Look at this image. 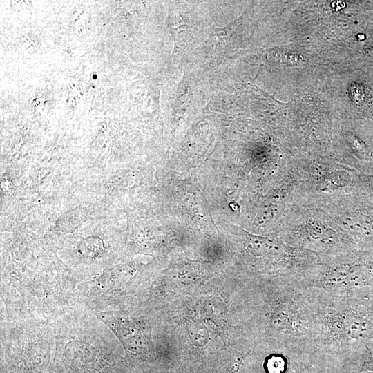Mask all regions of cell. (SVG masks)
I'll list each match as a JSON object with an SVG mask.
<instances>
[{
    "label": "cell",
    "instance_id": "1",
    "mask_svg": "<svg viewBox=\"0 0 373 373\" xmlns=\"http://www.w3.org/2000/svg\"><path fill=\"white\" fill-rule=\"evenodd\" d=\"M318 298L312 305L316 339L322 343L314 354L327 367L344 372L357 348L373 341V303L365 289L345 295L325 292Z\"/></svg>",
    "mask_w": 373,
    "mask_h": 373
},
{
    "label": "cell",
    "instance_id": "2",
    "mask_svg": "<svg viewBox=\"0 0 373 373\" xmlns=\"http://www.w3.org/2000/svg\"><path fill=\"white\" fill-rule=\"evenodd\" d=\"M295 290L285 288L271 305L269 325L286 338L318 336L316 316L312 303Z\"/></svg>",
    "mask_w": 373,
    "mask_h": 373
},
{
    "label": "cell",
    "instance_id": "3",
    "mask_svg": "<svg viewBox=\"0 0 373 373\" xmlns=\"http://www.w3.org/2000/svg\"><path fill=\"white\" fill-rule=\"evenodd\" d=\"M309 286L334 295L373 287V251L328 267L314 278Z\"/></svg>",
    "mask_w": 373,
    "mask_h": 373
},
{
    "label": "cell",
    "instance_id": "4",
    "mask_svg": "<svg viewBox=\"0 0 373 373\" xmlns=\"http://www.w3.org/2000/svg\"><path fill=\"white\" fill-rule=\"evenodd\" d=\"M264 373H327L301 346L286 344L281 351L268 355L262 364Z\"/></svg>",
    "mask_w": 373,
    "mask_h": 373
},
{
    "label": "cell",
    "instance_id": "5",
    "mask_svg": "<svg viewBox=\"0 0 373 373\" xmlns=\"http://www.w3.org/2000/svg\"><path fill=\"white\" fill-rule=\"evenodd\" d=\"M275 58L276 57L277 61H280L283 64H302L304 62L303 58H298V56L294 55H288L286 53H274Z\"/></svg>",
    "mask_w": 373,
    "mask_h": 373
},
{
    "label": "cell",
    "instance_id": "6",
    "mask_svg": "<svg viewBox=\"0 0 373 373\" xmlns=\"http://www.w3.org/2000/svg\"><path fill=\"white\" fill-rule=\"evenodd\" d=\"M350 94L354 102L356 104H361L364 99L363 90L360 85L354 84L350 88Z\"/></svg>",
    "mask_w": 373,
    "mask_h": 373
},
{
    "label": "cell",
    "instance_id": "7",
    "mask_svg": "<svg viewBox=\"0 0 373 373\" xmlns=\"http://www.w3.org/2000/svg\"><path fill=\"white\" fill-rule=\"evenodd\" d=\"M352 146H353V149L359 153L363 155L367 154L365 146L361 142V140L354 138V137H352Z\"/></svg>",
    "mask_w": 373,
    "mask_h": 373
},
{
    "label": "cell",
    "instance_id": "8",
    "mask_svg": "<svg viewBox=\"0 0 373 373\" xmlns=\"http://www.w3.org/2000/svg\"><path fill=\"white\" fill-rule=\"evenodd\" d=\"M365 294L369 300L373 303V287L367 288Z\"/></svg>",
    "mask_w": 373,
    "mask_h": 373
},
{
    "label": "cell",
    "instance_id": "9",
    "mask_svg": "<svg viewBox=\"0 0 373 373\" xmlns=\"http://www.w3.org/2000/svg\"><path fill=\"white\" fill-rule=\"evenodd\" d=\"M360 373H373V372H360Z\"/></svg>",
    "mask_w": 373,
    "mask_h": 373
}]
</instances>
